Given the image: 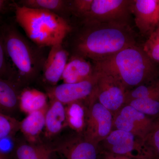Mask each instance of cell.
I'll return each mask as SVG.
<instances>
[{
    "label": "cell",
    "mask_w": 159,
    "mask_h": 159,
    "mask_svg": "<svg viewBox=\"0 0 159 159\" xmlns=\"http://www.w3.org/2000/svg\"><path fill=\"white\" fill-rule=\"evenodd\" d=\"M131 1L93 0L84 23H116L128 24Z\"/></svg>",
    "instance_id": "8"
},
{
    "label": "cell",
    "mask_w": 159,
    "mask_h": 159,
    "mask_svg": "<svg viewBox=\"0 0 159 159\" xmlns=\"http://www.w3.org/2000/svg\"><path fill=\"white\" fill-rule=\"evenodd\" d=\"M53 152L50 144L43 141L31 143L24 139L18 140L14 157L16 159H51Z\"/></svg>",
    "instance_id": "18"
},
{
    "label": "cell",
    "mask_w": 159,
    "mask_h": 159,
    "mask_svg": "<svg viewBox=\"0 0 159 159\" xmlns=\"http://www.w3.org/2000/svg\"><path fill=\"white\" fill-rule=\"evenodd\" d=\"M94 66L87 59L73 55L68 60L63 74L65 83H75L89 79L95 74Z\"/></svg>",
    "instance_id": "15"
},
{
    "label": "cell",
    "mask_w": 159,
    "mask_h": 159,
    "mask_svg": "<svg viewBox=\"0 0 159 159\" xmlns=\"http://www.w3.org/2000/svg\"><path fill=\"white\" fill-rule=\"evenodd\" d=\"M13 78V72L7 61L2 35L0 33V78L12 81Z\"/></svg>",
    "instance_id": "27"
},
{
    "label": "cell",
    "mask_w": 159,
    "mask_h": 159,
    "mask_svg": "<svg viewBox=\"0 0 159 159\" xmlns=\"http://www.w3.org/2000/svg\"><path fill=\"white\" fill-rule=\"evenodd\" d=\"M157 122L131 106L124 104L114 116L113 129L125 130L145 141Z\"/></svg>",
    "instance_id": "10"
},
{
    "label": "cell",
    "mask_w": 159,
    "mask_h": 159,
    "mask_svg": "<svg viewBox=\"0 0 159 159\" xmlns=\"http://www.w3.org/2000/svg\"><path fill=\"white\" fill-rule=\"evenodd\" d=\"M93 0H74L70 1V11L83 18L91 9Z\"/></svg>",
    "instance_id": "29"
},
{
    "label": "cell",
    "mask_w": 159,
    "mask_h": 159,
    "mask_svg": "<svg viewBox=\"0 0 159 159\" xmlns=\"http://www.w3.org/2000/svg\"><path fill=\"white\" fill-rule=\"evenodd\" d=\"M156 159H159V121H157L145 140Z\"/></svg>",
    "instance_id": "28"
},
{
    "label": "cell",
    "mask_w": 159,
    "mask_h": 159,
    "mask_svg": "<svg viewBox=\"0 0 159 159\" xmlns=\"http://www.w3.org/2000/svg\"><path fill=\"white\" fill-rule=\"evenodd\" d=\"M20 124L14 117L0 113V139L16 134L20 130Z\"/></svg>",
    "instance_id": "25"
},
{
    "label": "cell",
    "mask_w": 159,
    "mask_h": 159,
    "mask_svg": "<svg viewBox=\"0 0 159 159\" xmlns=\"http://www.w3.org/2000/svg\"><path fill=\"white\" fill-rule=\"evenodd\" d=\"M131 12L141 34L150 35L159 26V0L131 1Z\"/></svg>",
    "instance_id": "12"
},
{
    "label": "cell",
    "mask_w": 159,
    "mask_h": 159,
    "mask_svg": "<svg viewBox=\"0 0 159 159\" xmlns=\"http://www.w3.org/2000/svg\"><path fill=\"white\" fill-rule=\"evenodd\" d=\"M141 98L159 99V78L126 91L125 104L132 99Z\"/></svg>",
    "instance_id": "22"
},
{
    "label": "cell",
    "mask_w": 159,
    "mask_h": 159,
    "mask_svg": "<svg viewBox=\"0 0 159 159\" xmlns=\"http://www.w3.org/2000/svg\"><path fill=\"white\" fill-rule=\"evenodd\" d=\"M16 20L29 39L39 48L62 44L72 31L65 18L47 10L15 4Z\"/></svg>",
    "instance_id": "4"
},
{
    "label": "cell",
    "mask_w": 159,
    "mask_h": 159,
    "mask_svg": "<svg viewBox=\"0 0 159 159\" xmlns=\"http://www.w3.org/2000/svg\"><path fill=\"white\" fill-rule=\"evenodd\" d=\"M96 83V74L89 79L75 83H63L48 89L50 99H56L64 105L87 99L93 93Z\"/></svg>",
    "instance_id": "11"
},
{
    "label": "cell",
    "mask_w": 159,
    "mask_h": 159,
    "mask_svg": "<svg viewBox=\"0 0 159 159\" xmlns=\"http://www.w3.org/2000/svg\"><path fill=\"white\" fill-rule=\"evenodd\" d=\"M99 159H131L125 157L118 156L111 154L107 153L100 151V158Z\"/></svg>",
    "instance_id": "30"
},
{
    "label": "cell",
    "mask_w": 159,
    "mask_h": 159,
    "mask_svg": "<svg viewBox=\"0 0 159 159\" xmlns=\"http://www.w3.org/2000/svg\"><path fill=\"white\" fill-rule=\"evenodd\" d=\"M95 70L110 74L127 90L159 78V70L143 48L129 46L106 59L93 62Z\"/></svg>",
    "instance_id": "2"
},
{
    "label": "cell",
    "mask_w": 159,
    "mask_h": 159,
    "mask_svg": "<svg viewBox=\"0 0 159 159\" xmlns=\"http://www.w3.org/2000/svg\"><path fill=\"white\" fill-rule=\"evenodd\" d=\"M22 89L13 81L0 78V113L14 117L20 110Z\"/></svg>",
    "instance_id": "16"
},
{
    "label": "cell",
    "mask_w": 159,
    "mask_h": 159,
    "mask_svg": "<svg viewBox=\"0 0 159 159\" xmlns=\"http://www.w3.org/2000/svg\"><path fill=\"white\" fill-rule=\"evenodd\" d=\"M18 143L16 134L10 135L0 139V154L7 159L14 156Z\"/></svg>",
    "instance_id": "26"
},
{
    "label": "cell",
    "mask_w": 159,
    "mask_h": 159,
    "mask_svg": "<svg viewBox=\"0 0 159 159\" xmlns=\"http://www.w3.org/2000/svg\"><path fill=\"white\" fill-rule=\"evenodd\" d=\"M8 3V1L0 0V13H2L6 10Z\"/></svg>",
    "instance_id": "31"
},
{
    "label": "cell",
    "mask_w": 159,
    "mask_h": 159,
    "mask_svg": "<svg viewBox=\"0 0 159 159\" xmlns=\"http://www.w3.org/2000/svg\"><path fill=\"white\" fill-rule=\"evenodd\" d=\"M95 74L96 83L93 93L99 102L114 116L125 104L127 90L110 74L99 70H95Z\"/></svg>",
    "instance_id": "7"
},
{
    "label": "cell",
    "mask_w": 159,
    "mask_h": 159,
    "mask_svg": "<svg viewBox=\"0 0 159 159\" xmlns=\"http://www.w3.org/2000/svg\"><path fill=\"white\" fill-rule=\"evenodd\" d=\"M80 101L73 102L65 105L67 125L75 132L82 133L85 123L86 106Z\"/></svg>",
    "instance_id": "20"
},
{
    "label": "cell",
    "mask_w": 159,
    "mask_h": 159,
    "mask_svg": "<svg viewBox=\"0 0 159 159\" xmlns=\"http://www.w3.org/2000/svg\"><path fill=\"white\" fill-rule=\"evenodd\" d=\"M48 94L35 89H22L19 97L20 110L28 114L48 107Z\"/></svg>",
    "instance_id": "19"
},
{
    "label": "cell",
    "mask_w": 159,
    "mask_h": 159,
    "mask_svg": "<svg viewBox=\"0 0 159 159\" xmlns=\"http://www.w3.org/2000/svg\"><path fill=\"white\" fill-rule=\"evenodd\" d=\"M99 147L100 151L131 159H156L144 140L121 129H112Z\"/></svg>",
    "instance_id": "5"
},
{
    "label": "cell",
    "mask_w": 159,
    "mask_h": 159,
    "mask_svg": "<svg viewBox=\"0 0 159 159\" xmlns=\"http://www.w3.org/2000/svg\"><path fill=\"white\" fill-rule=\"evenodd\" d=\"M18 5L31 9L51 11L63 17V13L70 11V1L64 0H21Z\"/></svg>",
    "instance_id": "21"
},
{
    "label": "cell",
    "mask_w": 159,
    "mask_h": 159,
    "mask_svg": "<svg viewBox=\"0 0 159 159\" xmlns=\"http://www.w3.org/2000/svg\"><path fill=\"white\" fill-rule=\"evenodd\" d=\"M66 126L65 105L56 99H50L46 113L44 138L48 140L55 138Z\"/></svg>",
    "instance_id": "14"
},
{
    "label": "cell",
    "mask_w": 159,
    "mask_h": 159,
    "mask_svg": "<svg viewBox=\"0 0 159 159\" xmlns=\"http://www.w3.org/2000/svg\"><path fill=\"white\" fill-rule=\"evenodd\" d=\"M48 107L28 114L20 122V130L26 141L31 143L42 142L41 136L44 129Z\"/></svg>",
    "instance_id": "17"
},
{
    "label": "cell",
    "mask_w": 159,
    "mask_h": 159,
    "mask_svg": "<svg viewBox=\"0 0 159 159\" xmlns=\"http://www.w3.org/2000/svg\"><path fill=\"white\" fill-rule=\"evenodd\" d=\"M54 152L63 159H99V145L86 139L82 133L75 132L51 145Z\"/></svg>",
    "instance_id": "9"
},
{
    "label": "cell",
    "mask_w": 159,
    "mask_h": 159,
    "mask_svg": "<svg viewBox=\"0 0 159 159\" xmlns=\"http://www.w3.org/2000/svg\"><path fill=\"white\" fill-rule=\"evenodd\" d=\"M69 56V52L63 48L62 44L51 47L43 68L44 82L51 87L57 85L61 80Z\"/></svg>",
    "instance_id": "13"
},
{
    "label": "cell",
    "mask_w": 159,
    "mask_h": 159,
    "mask_svg": "<svg viewBox=\"0 0 159 159\" xmlns=\"http://www.w3.org/2000/svg\"><path fill=\"white\" fill-rule=\"evenodd\" d=\"M125 104L131 106L151 118L159 117V99L152 98L134 99Z\"/></svg>",
    "instance_id": "23"
},
{
    "label": "cell",
    "mask_w": 159,
    "mask_h": 159,
    "mask_svg": "<svg viewBox=\"0 0 159 159\" xmlns=\"http://www.w3.org/2000/svg\"><path fill=\"white\" fill-rule=\"evenodd\" d=\"M1 33L7 57L15 69L12 81L20 89L27 87L42 72L46 58L41 48L32 44L14 26H5Z\"/></svg>",
    "instance_id": "3"
},
{
    "label": "cell",
    "mask_w": 159,
    "mask_h": 159,
    "mask_svg": "<svg viewBox=\"0 0 159 159\" xmlns=\"http://www.w3.org/2000/svg\"><path fill=\"white\" fill-rule=\"evenodd\" d=\"M82 23L83 25L72 41L73 55L96 62L135 44L134 34L128 24Z\"/></svg>",
    "instance_id": "1"
},
{
    "label": "cell",
    "mask_w": 159,
    "mask_h": 159,
    "mask_svg": "<svg viewBox=\"0 0 159 159\" xmlns=\"http://www.w3.org/2000/svg\"><path fill=\"white\" fill-rule=\"evenodd\" d=\"M84 137L99 145L113 129V115L99 102L93 93L87 99Z\"/></svg>",
    "instance_id": "6"
},
{
    "label": "cell",
    "mask_w": 159,
    "mask_h": 159,
    "mask_svg": "<svg viewBox=\"0 0 159 159\" xmlns=\"http://www.w3.org/2000/svg\"><path fill=\"white\" fill-rule=\"evenodd\" d=\"M142 48L154 62L159 63V26L149 35Z\"/></svg>",
    "instance_id": "24"
}]
</instances>
